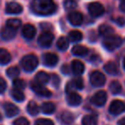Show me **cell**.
Here are the masks:
<instances>
[{
  "instance_id": "cell-11",
  "label": "cell",
  "mask_w": 125,
  "mask_h": 125,
  "mask_svg": "<svg viewBox=\"0 0 125 125\" xmlns=\"http://www.w3.org/2000/svg\"><path fill=\"white\" fill-rule=\"evenodd\" d=\"M6 13L15 15V14H20L22 11V6L18 3L15 2H10L6 5Z\"/></svg>"
},
{
  "instance_id": "cell-42",
  "label": "cell",
  "mask_w": 125,
  "mask_h": 125,
  "mask_svg": "<svg viewBox=\"0 0 125 125\" xmlns=\"http://www.w3.org/2000/svg\"><path fill=\"white\" fill-rule=\"evenodd\" d=\"M118 124L119 125H125V117L120 119V120L118 121Z\"/></svg>"
},
{
  "instance_id": "cell-43",
  "label": "cell",
  "mask_w": 125,
  "mask_h": 125,
  "mask_svg": "<svg viewBox=\"0 0 125 125\" xmlns=\"http://www.w3.org/2000/svg\"><path fill=\"white\" fill-rule=\"evenodd\" d=\"M124 68L125 69V58H124Z\"/></svg>"
},
{
  "instance_id": "cell-3",
  "label": "cell",
  "mask_w": 125,
  "mask_h": 125,
  "mask_svg": "<svg viewBox=\"0 0 125 125\" xmlns=\"http://www.w3.org/2000/svg\"><path fill=\"white\" fill-rule=\"evenodd\" d=\"M39 61L34 54L25 55L21 61L22 66L26 72H33L38 66Z\"/></svg>"
},
{
  "instance_id": "cell-35",
  "label": "cell",
  "mask_w": 125,
  "mask_h": 125,
  "mask_svg": "<svg viewBox=\"0 0 125 125\" xmlns=\"http://www.w3.org/2000/svg\"><path fill=\"white\" fill-rule=\"evenodd\" d=\"M77 6V3L75 0H66L64 2V8L66 10H72L75 9Z\"/></svg>"
},
{
  "instance_id": "cell-33",
  "label": "cell",
  "mask_w": 125,
  "mask_h": 125,
  "mask_svg": "<svg viewBox=\"0 0 125 125\" xmlns=\"http://www.w3.org/2000/svg\"><path fill=\"white\" fill-rule=\"evenodd\" d=\"M19 74H20V70L16 66H11L7 70V75L11 78L16 77Z\"/></svg>"
},
{
  "instance_id": "cell-27",
  "label": "cell",
  "mask_w": 125,
  "mask_h": 125,
  "mask_svg": "<svg viewBox=\"0 0 125 125\" xmlns=\"http://www.w3.org/2000/svg\"><path fill=\"white\" fill-rule=\"evenodd\" d=\"M11 95L15 100L17 101H22L25 99V95H24V93L22 92V90L17 89H13L11 90Z\"/></svg>"
},
{
  "instance_id": "cell-1",
  "label": "cell",
  "mask_w": 125,
  "mask_h": 125,
  "mask_svg": "<svg viewBox=\"0 0 125 125\" xmlns=\"http://www.w3.org/2000/svg\"><path fill=\"white\" fill-rule=\"evenodd\" d=\"M31 8L39 15H49L55 11L57 7L52 0H33Z\"/></svg>"
},
{
  "instance_id": "cell-34",
  "label": "cell",
  "mask_w": 125,
  "mask_h": 125,
  "mask_svg": "<svg viewBox=\"0 0 125 125\" xmlns=\"http://www.w3.org/2000/svg\"><path fill=\"white\" fill-rule=\"evenodd\" d=\"M13 85H14V87H15V89H21V90H22V89L26 87L25 82H24L23 80H22V79H19V78H16L13 81Z\"/></svg>"
},
{
  "instance_id": "cell-24",
  "label": "cell",
  "mask_w": 125,
  "mask_h": 125,
  "mask_svg": "<svg viewBox=\"0 0 125 125\" xmlns=\"http://www.w3.org/2000/svg\"><path fill=\"white\" fill-rule=\"evenodd\" d=\"M82 34L80 31L74 30V31H71L69 33V39L70 42H73V43L79 42L82 40Z\"/></svg>"
},
{
  "instance_id": "cell-44",
  "label": "cell",
  "mask_w": 125,
  "mask_h": 125,
  "mask_svg": "<svg viewBox=\"0 0 125 125\" xmlns=\"http://www.w3.org/2000/svg\"><path fill=\"white\" fill-rule=\"evenodd\" d=\"M0 120H2V115L0 114Z\"/></svg>"
},
{
  "instance_id": "cell-39",
  "label": "cell",
  "mask_w": 125,
  "mask_h": 125,
  "mask_svg": "<svg viewBox=\"0 0 125 125\" xmlns=\"http://www.w3.org/2000/svg\"><path fill=\"white\" fill-rule=\"evenodd\" d=\"M116 23L122 26L125 24V20L123 18V17H119V18H117V20H116Z\"/></svg>"
},
{
  "instance_id": "cell-37",
  "label": "cell",
  "mask_w": 125,
  "mask_h": 125,
  "mask_svg": "<svg viewBox=\"0 0 125 125\" xmlns=\"http://www.w3.org/2000/svg\"><path fill=\"white\" fill-rule=\"evenodd\" d=\"M14 125H29V121L25 117H19L15 120Z\"/></svg>"
},
{
  "instance_id": "cell-38",
  "label": "cell",
  "mask_w": 125,
  "mask_h": 125,
  "mask_svg": "<svg viewBox=\"0 0 125 125\" xmlns=\"http://www.w3.org/2000/svg\"><path fill=\"white\" fill-rule=\"evenodd\" d=\"M6 87H7V84H6L5 80L3 78L0 77V94L4 92V90L6 89Z\"/></svg>"
},
{
  "instance_id": "cell-17",
  "label": "cell",
  "mask_w": 125,
  "mask_h": 125,
  "mask_svg": "<svg viewBox=\"0 0 125 125\" xmlns=\"http://www.w3.org/2000/svg\"><path fill=\"white\" fill-rule=\"evenodd\" d=\"M71 67L73 73L76 75L82 74L84 73V70H85V66L80 61H73L71 64Z\"/></svg>"
},
{
  "instance_id": "cell-2",
  "label": "cell",
  "mask_w": 125,
  "mask_h": 125,
  "mask_svg": "<svg viewBox=\"0 0 125 125\" xmlns=\"http://www.w3.org/2000/svg\"><path fill=\"white\" fill-rule=\"evenodd\" d=\"M123 40L117 35H111V36L105 37L104 39L103 45L107 50H115L116 49L119 48L122 45Z\"/></svg>"
},
{
  "instance_id": "cell-30",
  "label": "cell",
  "mask_w": 125,
  "mask_h": 125,
  "mask_svg": "<svg viewBox=\"0 0 125 125\" xmlns=\"http://www.w3.org/2000/svg\"><path fill=\"white\" fill-rule=\"evenodd\" d=\"M69 85L76 89H82L84 87L83 81H82V79L81 77H75V78H73L71 80V82L69 83Z\"/></svg>"
},
{
  "instance_id": "cell-5",
  "label": "cell",
  "mask_w": 125,
  "mask_h": 125,
  "mask_svg": "<svg viewBox=\"0 0 125 125\" xmlns=\"http://www.w3.org/2000/svg\"><path fill=\"white\" fill-rule=\"evenodd\" d=\"M31 88L39 95L45 96V97H50L52 95V93H51V91L48 89H46L43 84L39 83L36 81H33L31 83Z\"/></svg>"
},
{
  "instance_id": "cell-32",
  "label": "cell",
  "mask_w": 125,
  "mask_h": 125,
  "mask_svg": "<svg viewBox=\"0 0 125 125\" xmlns=\"http://www.w3.org/2000/svg\"><path fill=\"white\" fill-rule=\"evenodd\" d=\"M57 46L60 50H66L69 47V40L64 37H62L57 40Z\"/></svg>"
},
{
  "instance_id": "cell-31",
  "label": "cell",
  "mask_w": 125,
  "mask_h": 125,
  "mask_svg": "<svg viewBox=\"0 0 125 125\" xmlns=\"http://www.w3.org/2000/svg\"><path fill=\"white\" fill-rule=\"evenodd\" d=\"M109 88H110L111 92L114 94H118V93H120L121 89H122L121 84L119 83V82H117V81H112V82L111 83Z\"/></svg>"
},
{
  "instance_id": "cell-22",
  "label": "cell",
  "mask_w": 125,
  "mask_h": 125,
  "mask_svg": "<svg viewBox=\"0 0 125 125\" xmlns=\"http://www.w3.org/2000/svg\"><path fill=\"white\" fill-rule=\"evenodd\" d=\"M56 109V106L52 102H45L42 104L41 110L45 114H52L54 112Z\"/></svg>"
},
{
  "instance_id": "cell-10",
  "label": "cell",
  "mask_w": 125,
  "mask_h": 125,
  "mask_svg": "<svg viewBox=\"0 0 125 125\" xmlns=\"http://www.w3.org/2000/svg\"><path fill=\"white\" fill-rule=\"evenodd\" d=\"M43 63L46 66H54L58 61V57L53 53H45L43 55Z\"/></svg>"
},
{
  "instance_id": "cell-18",
  "label": "cell",
  "mask_w": 125,
  "mask_h": 125,
  "mask_svg": "<svg viewBox=\"0 0 125 125\" xmlns=\"http://www.w3.org/2000/svg\"><path fill=\"white\" fill-rule=\"evenodd\" d=\"M104 69L111 75H117L118 73V66L113 61H109L104 66Z\"/></svg>"
},
{
  "instance_id": "cell-28",
  "label": "cell",
  "mask_w": 125,
  "mask_h": 125,
  "mask_svg": "<svg viewBox=\"0 0 125 125\" xmlns=\"http://www.w3.org/2000/svg\"><path fill=\"white\" fill-rule=\"evenodd\" d=\"M22 25V21H21L19 19H10V20L7 21L6 22V26L11 28V29L16 30Z\"/></svg>"
},
{
  "instance_id": "cell-21",
  "label": "cell",
  "mask_w": 125,
  "mask_h": 125,
  "mask_svg": "<svg viewBox=\"0 0 125 125\" xmlns=\"http://www.w3.org/2000/svg\"><path fill=\"white\" fill-rule=\"evenodd\" d=\"M75 120V117L74 115L69 112H64L61 115V121H62L63 124L65 125H69Z\"/></svg>"
},
{
  "instance_id": "cell-4",
  "label": "cell",
  "mask_w": 125,
  "mask_h": 125,
  "mask_svg": "<svg viewBox=\"0 0 125 125\" xmlns=\"http://www.w3.org/2000/svg\"><path fill=\"white\" fill-rule=\"evenodd\" d=\"M54 39V35L50 31H44L38 38V43L41 47L48 48L51 46Z\"/></svg>"
},
{
  "instance_id": "cell-40",
  "label": "cell",
  "mask_w": 125,
  "mask_h": 125,
  "mask_svg": "<svg viewBox=\"0 0 125 125\" xmlns=\"http://www.w3.org/2000/svg\"><path fill=\"white\" fill-rule=\"evenodd\" d=\"M62 72L63 73H64L65 74H68L69 73V68H68V66H66V65H64V66L62 67Z\"/></svg>"
},
{
  "instance_id": "cell-14",
  "label": "cell",
  "mask_w": 125,
  "mask_h": 125,
  "mask_svg": "<svg viewBox=\"0 0 125 125\" xmlns=\"http://www.w3.org/2000/svg\"><path fill=\"white\" fill-rule=\"evenodd\" d=\"M0 36L3 40H11L15 36V30L5 26L0 31Z\"/></svg>"
},
{
  "instance_id": "cell-12",
  "label": "cell",
  "mask_w": 125,
  "mask_h": 125,
  "mask_svg": "<svg viewBox=\"0 0 125 125\" xmlns=\"http://www.w3.org/2000/svg\"><path fill=\"white\" fill-rule=\"evenodd\" d=\"M69 21L75 26H78L83 21V16L80 12H71L69 15Z\"/></svg>"
},
{
  "instance_id": "cell-16",
  "label": "cell",
  "mask_w": 125,
  "mask_h": 125,
  "mask_svg": "<svg viewBox=\"0 0 125 125\" xmlns=\"http://www.w3.org/2000/svg\"><path fill=\"white\" fill-rule=\"evenodd\" d=\"M4 111H5L6 115L8 116L9 117H14V116H15L19 112L18 107L12 103H6L4 105Z\"/></svg>"
},
{
  "instance_id": "cell-6",
  "label": "cell",
  "mask_w": 125,
  "mask_h": 125,
  "mask_svg": "<svg viewBox=\"0 0 125 125\" xmlns=\"http://www.w3.org/2000/svg\"><path fill=\"white\" fill-rule=\"evenodd\" d=\"M90 82L94 87H101L105 83V77L100 72H93L90 75Z\"/></svg>"
},
{
  "instance_id": "cell-36",
  "label": "cell",
  "mask_w": 125,
  "mask_h": 125,
  "mask_svg": "<svg viewBox=\"0 0 125 125\" xmlns=\"http://www.w3.org/2000/svg\"><path fill=\"white\" fill-rule=\"evenodd\" d=\"M35 125H54L53 122L47 118H40L36 120Z\"/></svg>"
},
{
  "instance_id": "cell-23",
  "label": "cell",
  "mask_w": 125,
  "mask_h": 125,
  "mask_svg": "<svg viewBox=\"0 0 125 125\" xmlns=\"http://www.w3.org/2000/svg\"><path fill=\"white\" fill-rule=\"evenodd\" d=\"M50 80V76L48 73H45V72H39L36 75V82L39 83L45 84L49 82Z\"/></svg>"
},
{
  "instance_id": "cell-9",
  "label": "cell",
  "mask_w": 125,
  "mask_h": 125,
  "mask_svg": "<svg viewBox=\"0 0 125 125\" xmlns=\"http://www.w3.org/2000/svg\"><path fill=\"white\" fill-rule=\"evenodd\" d=\"M107 99V94L105 91L100 90L97 92L91 99V102L97 106H102L105 105Z\"/></svg>"
},
{
  "instance_id": "cell-13",
  "label": "cell",
  "mask_w": 125,
  "mask_h": 125,
  "mask_svg": "<svg viewBox=\"0 0 125 125\" xmlns=\"http://www.w3.org/2000/svg\"><path fill=\"white\" fill-rule=\"evenodd\" d=\"M36 34V29L31 24H27L22 28V35L27 39H32Z\"/></svg>"
},
{
  "instance_id": "cell-19",
  "label": "cell",
  "mask_w": 125,
  "mask_h": 125,
  "mask_svg": "<svg viewBox=\"0 0 125 125\" xmlns=\"http://www.w3.org/2000/svg\"><path fill=\"white\" fill-rule=\"evenodd\" d=\"M72 53L76 56H83L88 53V49L83 45H75L72 48Z\"/></svg>"
},
{
  "instance_id": "cell-7",
  "label": "cell",
  "mask_w": 125,
  "mask_h": 125,
  "mask_svg": "<svg viewBox=\"0 0 125 125\" xmlns=\"http://www.w3.org/2000/svg\"><path fill=\"white\" fill-rule=\"evenodd\" d=\"M125 111V104L122 100H115L111 103L109 112L113 115H118Z\"/></svg>"
},
{
  "instance_id": "cell-26",
  "label": "cell",
  "mask_w": 125,
  "mask_h": 125,
  "mask_svg": "<svg viewBox=\"0 0 125 125\" xmlns=\"http://www.w3.org/2000/svg\"><path fill=\"white\" fill-rule=\"evenodd\" d=\"M39 112H40V108H39L36 102L34 101L29 102L28 105V112L32 116H35L39 113Z\"/></svg>"
},
{
  "instance_id": "cell-25",
  "label": "cell",
  "mask_w": 125,
  "mask_h": 125,
  "mask_svg": "<svg viewBox=\"0 0 125 125\" xmlns=\"http://www.w3.org/2000/svg\"><path fill=\"white\" fill-rule=\"evenodd\" d=\"M98 31L101 35L105 37H108L112 35L114 31V29L111 27V26H108V25H101L98 28Z\"/></svg>"
},
{
  "instance_id": "cell-15",
  "label": "cell",
  "mask_w": 125,
  "mask_h": 125,
  "mask_svg": "<svg viewBox=\"0 0 125 125\" xmlns=\"http://www.w3.org/2000/svg\"><path fill=\"white\" fill-rule=\"evenodd\" d=\"M67 101L72 106H76L80 105L82 102V97L76 93L70 92L67 96Z\"/></svg>"
},
{
  "instance_id": "cell-20",
  "label": "cell",
  "mask_w": 125,
  "mask_h": 125,
  "mask_svg": "<svg viewBox=\"0 0 125 125\" xmlns=\"http://www.w3.org/2000/svg\"><path fill=\"white\" fill-rule=\"evenodd\" d=\"M11 60L10 54L4 49H0V64L6 65Z\"/></svg>"
},
{
  "instance_id": "cell-8",
  "label": "cell",
  "mask_w": 125,
  "mask_h": 125,
  "mask_svg": "<svg viewBox=\"0 0 125 125\" xmlns=\"http://www.w3.org/2000/svg\"><path fill=\"white\" fill-rule=\"evenodd\" d=\"M88 12L93 17H98L101 16L105 12L103 5L99 3H92L88 6Z\"/></svg>"
},
{
  "instance_id": "cell-41",
  "label": "cell",
  "mask_w": 125,
  "mask_h": 125,
  "mask_svg": "<svg viewBox=\"0 0 125 125\" xmlns=\"http://www.w3.org/2000/svg\"><path fill=\"white\" fill-rule=\"evenodd\" d=\"M120 9H121V10H122V11H124V13H125V0H124V1L121 3Z\"/></svg>"
},
{
  "instance_id": "cell-29",
  "label": "cell",
  "mask_w": 125,
  "mask_h": 125,
  "mask_svg": "<svg viewBox=\"0 0 125 125\" xmlns=\"http://www.w3.org/2000/svg\"><path fill=\"white\" fill-rule=\"evenodd\" d=\"M82 125H98V121L94 116L87 115L82 119Z\"/></svg>"
}]
</instances>
